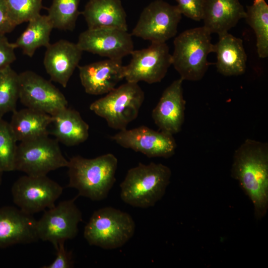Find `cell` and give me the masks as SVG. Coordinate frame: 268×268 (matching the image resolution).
<instances>
[{"label": "cell", "instance_id": "1", "mask_svg": "<svg viewBox=\"0 0 268 268\" xmlns=\"http://www.w3.org/2000/svg\"><path fill=\"white\" fill-rule=\"evenodd\" d=\"M232 177L251 201L256 218L261 219L268 208V144L246 139L235 151Z\"/></svg>", "mask_w": 268, "mask_h": 268}, {"label": "cell", "instance_id": "2", "mask_svg": "<svg viewBox=\"0 0 268 268\" xmlns=\"http://www.w3.org/2000/svg\"><path fill=\"white\" fill-rule=\"evenodd\" d=\"M68 162L67 187L77 190L78 197L96 201L107 198L116 182L118 159L114 154L107 153L93 158L77 155Z\"/></svg>", "mask_w": 268, "mask_h": 268}, {"label": "cell", "instance_id": "3", "mask_svg": "<svg viewBox=\"0 0 268 268\" xmlns=\"http://www.w3.org/2000/svg\"><path fill=\"white\" fill-rule=\"evenodd\" d=\"M171 177L170 169L164 164L139 163L128 171L121 183V199L134 207L153 206L165 194Z\"/></svg>", "mask_w": 268, "mask_h": 268}, {"label": "cell", "instance_id": "4", "mask_svg": "<svg viewBox=\"0 0 268 268\" xmlns=\"http://www.w3.org/2000/svg\"><path fill=\"white\" fill-rule=\"evenodd\" d=\"M214 52L211 33L203 26L186 30L174 39L172 65L183 80L198 81L206 73L208 55Z\"/></svg>", "mask_w": 268, "mask_h": 268}, {"label": "cell", "instance_id": "5", "mask_svg": "<svg viewBox=\"0 0 268 268\" xmlns=\"http://www.w3.org/2000/svg\"><path fill=\"white\" fill-rule=\"evenodd\" d=\"M135 228L130 214L108 206L93 212L83 235L90 245L114 249L124 245L133 236Z\"/></svg>", "mask_w": 268, "mask_h": 268}, {"label": "cell", "instance_id": "6", "mask_svg": "<svg viewBox=\"0 0 268 268\" xmlns=\"http://www.w3.org/2000/svg\"><path fill=\"white\" fill-rule=\"evenodd\" d=\"M144 100L138 83L126 81L94 101L89 109L105 119L110 128L122 131L137 118Z\"/></svg>", "mask_w": 268, "mask_h": 268}, {"label": "cell", "instance_id": "7", "mask_svg": "<svg viewBox=\"0 0 268 268\" xmlns=\"http://www.w3.org/2000/svg\"><path fill=\"white\" fill-rule=\"evenodd\" d=\"M58 141L48 135L21 141L17 145L14 171L30 176H44L63 167H67Z\"/></svg>", "mask_w": 268, "mask_h": 268}, {"label": "cell", "instance_id": "8", "mask_svg": "<svg viewBox=\"0 0 268 268\" xmlns=\"http://www.w3.org/2000/svg\"><path fill=\"white\" fill-rule=\"evenodd\" d=\"M181 17L176 5L153 1L142 11L131 34L151 43H166L176 35Z\"/></svg>", "mask_w": 268, "mask_h": 268}, {"label": "cell", "instance_id": "9", "mask_svg": "<svg viewBox=\"0 0 268 268\" xmlns=\"http://www.w3.org/2000/svg\"><path fill=\"white\" fill-rule=\"evenodd\" d=\"M63 191L61 185L47 175L21 176L11 188L14 203L31 215L54 206Z\"/></svg>", "mask_w": 268, "mask_h": 268}, {"label": "cell", "instance_id": "10", "mask_svg": "<svg viewBox=\"0 0 268 268\" xmlns=\"http://www.w3.org/2000/svg\"><path fill=\"white\" fill-rule=\"evenodd\" d=\"M132 59L124 66L126 81L149 84L160 82L172 65L171 54L166 43H151L147 48L133 50Z\"/></svg>", "mask_w": 268, "mask_h": 268}, {"label": "cell", "instance_id": "11", "mask_svg": "<svg viewBox=\"0 0 268 268\" xmlns=\"http://www.w3.org/2000/svg\"><path fill=\"white\" fill-rule=\"evenodd\" d=\"M77 197L62 201L45 211L36 222L38 239L49 241L55 247L77 235L78 224L82 221V213L74 202Z\"/></svg>", "mask_w": 268, "mask_h": 268}, {"label": "cell", "instance_id": "12", "mask_svg": "<svg viewBox=\"0 0 268 268\" xmlns=\"http://www.w3.org/2000/svg\"><path fill=\"white\" fill-rule=\"evenodd\" d=\"M19 97L27 108L53 116L68 107L64 95L50 81L31 70L19 74Z\"/></svg>", "mask_w": 268, "mask_h": 268}, {"label": "cell", "instance_id": "13", "mask_svg": "<svg viewBox=\"0 0 268 268\" xmlns=\"http://www.w3.org/2000/svg\"><path fill=\"white\" fill-rule=\"evenodd\" d=\"M111 138L121 146L140 152L149 158L170 157L177 147L173 135L145 126L120 131Z\"/></svg>", "mask_w": 268, "mask_h": 268}, {"label": "cell", "instance_id": "14", "mask_svg": "<svg viewBox=\"0 0 268 268\" xmlns=\"http://www.w3.org/2000/svg\"><path fill=\"white\" fill-rule=\"evenodd\" d=\"M76 44L82 51L110 59L122 60L134 50L132 34L115 28H88L80 34Z\"/></svg>", "mask_w": 268, "mask_h": 268}, {"label": "cell", "instance_id": "15", "mask_svg": "<svg viewBox=\"0 0 268 268\" xmlns=\"http://www.w3.org/2000/svg\"><path fill=\"white\" fill-rule=\"evenodd\" d=\"M183 81L180 77L173 81L152 111V119L159 130L172 135L181 131L185 120Z\"/></svg>", "mask_w": 268, "mask_h": 268}, {"label": "cell", "instance_id": "16", "mask_svg": "<svg viewBox=\"0 0 268 268\" xmlns=\"http://www.w3.org/2000/svg\"><path fill=\"white\" fill-rule=\"evenodd\" d=\"M81 83L87 94H107L124 79L122 60L108 59L78 66Z\"/></svg>", "mask_w": 268, "mask_h": 268}, {"label": "cell", "instance_id": "17", "mask_svg": "<svg viewBox=\"0 0 268 268\" xmlns=\"http://www.w3.org/2000/svg\"><path fill=\"white\" fill-rule=\"evenodd\" d=\"M82 52L76 43L66 40L50 44L46 48L44 65L51 79L66 87L78 66Z\"/></svg>", "mask_w": 268, "mask_h": 268}, {"label": "cell", "instance_id": "18", "mask_svg": "<svg viewBox=\"0 0 268 268\" xmlns=\"http://www.w3.org/2000/svg\"><path fill=\"white\" fill-rule=\"evenodd\" d=\"M37 220L19 208H0V248L38 240Z\"/></svg>", "mask_w": 268, "mask_h": 268}, {"label": "cell", "instance_id": "19", "mask_svg": "<svg viewBox=\"0 0 268 268\" xmlns=\"http://www.w3.org/2000/svg\"><path fill=\"white\" fill-rule=\"evenodd\" d=\"M246 10L239 0H205L202 20L211 33L228 32L242 18Z\"/></svg>", "mask_w": 268, "mask_h": 268}, {"label": "cell", "instance_id": "20", "mask_svg": "<svg viewBox=\"0 0 268 268\" xmlns=\"http://www.w3.org/2000/svg\"><path fill=\"white\" fill-rule=\"evenodd\" d=\"M88 28L128 31L127 14L120 0H88L82 12Z\"/></svg>", "mask_w": 268, "mask_h": 268}, {"label": "cell", "instance_id": "21", "mask_svg": "<svg viewBox=\"0 0 268 268\" xmlns=\"http://www.w3.org/2000/svg\"><path fill=\"white\" fill-rule=\"evenodd\" d=\"M218 37V42L214 44L217 71L225 76L243 74L246 70L247 57L243 40L228 32L219 34Z\"/></svg>", "mask_w": 268, "mask_h": 268}, {"label": "cell", "instance_id": "22", "mask_svg": "<svg viewBox=\"0 0 268 268\" xmlns=\"http://www.w3.org/2000/svg\"><path fill=\"white\" fill-rule=\"evenodd\" d=\"M52 134L67 146L78 145L89 136V127L76 110L67 107L52 116Z\"/></svg>", "mask_w": 268, "mask_h": 268}, {"label": "cell", "instance_id": "23", "mask_svg": "<svg viewBox=\"0 0 268 268\" xmlns=\"http://www.w3.org/2000/svg\"><path fill=\"white\" fill-rule=\"evenodd\" d=\"M12 113L9 124L17 141H27L49 135L51 115L27 107L16 110Z\"/></svg>", "mask_w": 268, "mask_h": 268}, {"label": "cell", "instance_id": "24", "mask_svg": "<svg viewBox=\"0 0 268 268\" xmlns=\"http://www.w3.org/2000/svg\"><path fill=\"white\" fill-rule=\"evenodd\" d=\"M25 30L13 44L20 48L23 53L32 57L36 50L50 44V34L53 29L48 16L41 14L30 20Z\"/></svg>", "mask_w": 268, "mask_h": 268}, {"label": "cell", "instance_id": "25", "mask_svg": "<svg viewBox=\"0 0 268 268\" xmlns=\"http://www.w3.org/2000/svg\"><path fill=\"white\" fill-rule=\"evenodd\" d=\"M247 23L254 31L259 57H268V5L265 0H254L251 5L247 7Z\"/></svg>", "mask_w": 268, "mask_h": 268}, {"label": "cell", "instance_id": "26", "mask_svg": "<svg viewBox=\"0 0 268 268\" xmlns=\"http://www.w3.org/2000/svg\"><path fill=\"white\" fill-rule=\"evenodd\" d=\"M79 0H53L47 15L53 28L73 30L80 12Z\"/></svg>", "mask_w": 268, "mask_h": 268}, {"label": "cell", "instance_id": "27", "mask_svg": "<svg viewBox=\"0 0 268 268\" xmlns=\"http://www.w3.org/2000/svg\"><path fill=\"white\" fill-rule=\"evenodd\" d=\"M19 97V74L10 66L0 70V118L16 110Z\"/></svg>", "mask_w": 268, "mask_h": 268}, {"label": "cell", "instance_id": "28", "mask_svg": "<svg viewBox=\"0 0 268 268\" xmlns=\"http://www.w3.org/2000/svg\"><path fill=\"white\" fill-rule=\"evenodd\" d=\"M17 140L9 123L0 118V170L14 171Z\"/></svg>", "mask_w": 268, "mask_h": 268}, {"label": "cell", "instance_id": "29", "mask_svg": "<svg viewBox=\"0 0 268 268\" xmlns=\"http://www.w3.org/2000/svg\"><path fill=\"white\" fill-rule=\"evenodd\" d=\"M10 19L17 26L40 14L42 0H4Z\"/></svg>", "mask_w": 268, "mask_h": 268}, {"label": "cell", "instance_id": "30", "mask_svg": "<svg viewBox=\"0 0 268 268\" xmlns=\"http://www.w3.org/2000/svg\"><path fill=\"white\" fill-rule=\"evenodd\" d=\"M182 14L194 20H202L205 0H176Z\"/></svg>", "mask_w": 268, "mask_h": 268}, {"label": "cell", "instance_id": "31", "mask_svg": "<svg viewBox=\"0 0 268 268\" xmlns=\"http://www.w3.org/2000/svg\"><path fill=\"white\" fill-rule=\"evenodd\" d=\"M15 47L5 34H0V70L10 66L16 60Z\"/></svg>", "mask_w": 268, "mask_h": 268}, {"label": "cell", "instance_id": "32", "mask_svg": "<svg viewBox=\"0 0 268 268\" xmlns=\"http://www.w3.org/2000/svg\"><path fill=\"white\" fill-rule=\"evenodd\" d=\"M65 242H62L55 248L57 251L56 257L50 265L44 266L42 268H70L73 267L72 254L66 250Z\"/></svg>", "mask_w": 268, "mask_h": 268}, {"label": "cell", "instance_id": "33", "mask_svg": "<svg viewBox=\"0 0 268 268\" xmlns=\"http://www.w3.org/2000/svg\"><path fill=\"white\" fill-rule=\"evenodd\" d=\"M16 26L10 18L4 0H0V34L11 32Z\"/></svg>", "mask_w": 268, "mask_h": 268}, {"label": "cell", "instance_id": "34", "mask_svg": "<svg viewBox=\"0 0 268 268\" xmlns=\"http://www.w3.org/2000/svg\"><path fill=\"white\" fill-rule=\"evenodd\" d=\"M2 173H3V172L1 170H0V185L1 184V181H2Z\"/></svg>", "mask_w": 268, "mask_h": 268}]
</instances>
